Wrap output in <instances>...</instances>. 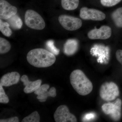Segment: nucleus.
I'll list each match as a JSON object with an SVG mask.
<instances>
[{
  "instance_id": "nucleus-1",
  "label": "nucleus",
  "mask_w": 122,
  "mask_h": 122,
  "mask_svg": "<svg viewBox=\"0 0 122 122\" xmlns=\"http://www.w3.org/2000/svg\"><path fill=\"white\" fill-rule=\"evenodd\" d=\"M54 54L42 48L34 49L28 53L26 59L30 65L37 68H47L56 61Z\"/></svg>"
},
{
  "instance_id": "nucleus-2",
  "label": "nucleus",
  "mask_w": 122,
  "mask_h": 122,
  "mask_svg": "<svg viewBox=\"0 0 122 122\" xmlns=\"http://www.w3.org/2000/svg\"><path fill=\"white\" fill-rule=\"evenodd\" d=\"M70 81L73 88L82 96L89 94L93 90L92 83L81 70H75L71 73Z\"/></svg>"
},
{
  "instance_id": "nucleus-3",
  "label": "nucleus",
  "mask_w": 122,
  "mask_h": 122,
  "mask_svg": "<svg viewBox=\"0 0 122 122\" xmlns=\"http://www.w3.org/2000/svg\"><path fill=\"white\" fill-rule=\"evenodd\" d=\"M25 21L28 27L33 29L42 30L45 27L43 18L37 12L32 10H28L25 12Z\"/></svg>"
},
{
  "instance_id": "nucleus-4",
  "label": "nucleus",
  "mask_w": 122,
  "mask_h": 122,
  "mask_svg": "<svg viewBox=\"0 0 122 122\" xmlns=\"http://www.w3.org/2000/svg\"><path fill=\"white\" fill-rule=\"evenodd\" d=\"M117 86L113 82H106L103 83L100 87L99 93L101 98L106 101L115 99L119 95Z\"/></svg>"
},
{
  "instance_id": "nucleus-5",
  "label": "nucleus",
  "mask_w": 122,
  "mask_h": 122,
  "mask_svg": "<svg viewBox=\"0 0 122 122\" xmlns=\"http://www.w3.org/2000/svg\"><path fill=\"white\" fill-rule=\"evenodd\" d=\"M58 19L61 25L67 30H77L82 25V21L81 19L72 16L61 15L59 16Z\"/></svg>"
},
{
  "instance_id": "nucleus-6",
  "label": "nucleus",
  "mask_w": 122,
  "mask_h": 122,
  "mask_svg": "<svg viewBox=\"0 0 122 122\" xmlns=\"http://www.w3.org/2000/svg\"><path fill=\"white\" fill-rule=\"evenodd\" d=\"M122 105V100L117 99L115 102L105 103L102 106V109L104 113L110 115L113 119L117 121L121 117Z\"/></svg>"
},
{
  "instance_id": "nucleus-7",
  "label": "nucleus",
  "mask_w": 122,
  "mask_h": 122,
  "mask_svg": "<svg viewBox=\"0 0 122 122\" xmlns=\"http://www.w3.org/2000/svg\"><path fill=\"white\" fill-rule=\"evenodd\" d=\"M56 122H76V117L70 113L69 108L65 105H61L57 107L54 115Z\"/></svg>"
},
{
  "instance_id": "nucleus-8",
  "label": "nucleus",
  "mask_w": 122,
  "mask_h": 122,
  "mask_svg": "<svg viewBox=\"0 0 122 122\" xmlns=\"http://www.w3.org/2000/svg\"><path fill=\"white\" fill-rule=\"evenodd\" d=\"M79 15L81 18L84 20L102 21L106 18V15L102 11L86 7H82L80 10Z\"/></svg>"
},
{
  "instance_id": "nucleus-9",
  "label": "nucleus",
  "mask_w": 122,
  "mask_h": 122,
  "mask_svg": "<svg viewBox=\"0 0 122 122\" xmlns=\"http://www.w3.org/2000/svg\"><path fill=\"white\" fill-rule=\"evenodd\" d=\"M111 34V28L107 25H103L99 29L90 30L87 34V36L91 39H106L110 37Z\"/></svg>"
},
{
  "instance_id": "nucleus-10",
  "label": "nucleus",
  "mask_w": 122,
  "mask_h": 122,
  "mask_svg": "<svg viewBox=\"0 0 122 122\" xmlns=\"http://www.w3.org/2000/svg\"><path fill=\"white\" fill-rule=\"evenodd\" d=\"M49 87V85L48 84H44L34 92V94L38 95L37 98L39 102H45L49 96L55 97L56 96V88L54 87H51L49 91H48V90Z\"/></svg>"
},
{
  "instance_id": "nucleus-11",
  "label": "nucleus",
  "mask_w": 122,
  "mask_h": 122,
  "mask_svg": "<svg viewBox=\"0 0 122 122\" xmlns=\"http://www.w3.org/2000/svg\"><path fill=\"white\" fill-rule=\"evenodd\" d=\"M17 9L5 0H0V18L7 20L17 13Z\"/></svg>"
},
{
  "instance_id": "nucleus-12",
  "label": "nucleus",
  "mask_w": 122,
  "mask_h": 122,
  "mask_svg": "<svg viewBox=\"0 0 122 122\" xmlns=\"http://www.w3.org/2000/svg\"><path fill=\"white\" fill-rule=\"evenodd\" d=\"M20 80L25 86L24 91L26 94L31 93L34 92L41 86L42 83L41 80L40 79L34 81H30L29 80L28 76L25 75L21 76Z\"/></svg>"
},
{
  "instance_id": "nucleus-13",
  "label": "nucleus",
  "mask_w": 122,
  "mask_h": 122,
  "mask_svg": "<svg viewBox=\"0 0 122 122\" xmlns=\"http://www.w3.org/2000/svg\"><path fill=\"white\" fill-rule=\"evenodd\" d=\"M20 79V75L18 72L7 73L1 77L0 80V85L2 86H10L18 83Z\"/></svg>"
},
{
  "instance_id": "nucleus-14",
  "label": "nucleus",
  "mask_w": 122,
  "mask_h": 122,
  "mask_svg": "<svg viewBox=\"0 0 122 122\" xmlns=\"http://www.w3.org/2000/svg\"><path fill=\"white\" fill-rule=\"evenodd\" d=\"M78 46V42L76 39H68L64 45V53L68 56L73 55L77 50Z\"/></svg>"
},
{
  "instance_id": "nucleus-15",
  "label": "nucleus",
  "mask_w": 122,
  "mask_h": 122,
  "mask_svg": "<svg viewBox=\"0 0 122 122\" xmlns=\"http://www.w3.org/2000/svg\"><path fill=\"white\" fill-rule=\"evenodd\" d=\"M7 22L12 29L14 30H18L21 28L23 22L20 17L16 14L12 16L7 20Z\"/></svg>"
},
{
  "instance_id": "nucleus-16",
  "label": "nucleus",
  "mask_w": 122,
  "mask_h": 122,
  "mask_svg": "<svg viewBox=\"0 0 122 122\" xmlns=\"http://www.w3.org/2000/svg\"><path fill=\"white\" fill-rule=\"evenodd\" d=\"M61 4L63 9L71 11L78 7L79 0H61Z\"/></svg>"
},
{
  "instance_id": "nucleus-17",
  "label": "nucleus",
  "mask_w": 122,
  "mask_h": 122,
  "mask_svg": "<svg viewBox=\"0 0 122 122\" xmlns=\"http://www.w3.org/2000/svg\"><path fill=\"white\" fill-rule=\"evenodd\" d=\"M111 17L115 25L118 28H122V7L114 11Z\"/></svg>"
},
{
  "instance_id": "nucleus-18",
  "label": "nucleus",
  "mask_w": 122,
  "mask_h": 122,
  "mask_svg": "<svg viewBox=\"0 0 122 122\" xmlns=\"http://www.w3.org/2000/svg\"><path fill=\"white\" fill-rule=\"evenodd\" d=\"M9 24L8 22L2 21L1 19L0 20V30L5 36L9 37L12 33L11 29L10 28Z\"/></svg>"
},
{
  "instance_id": "nucleus-19",
  "label": "nucleus",
  "mask_w": 122,
  "mask_h": 122,
  "mask_svg": "<svg viewBox=\"0 0 122 122\" xmlns=\"http://www.w3.org/2000/svg\"><path fill=\"white\" fill-rule=\"evenodd\" d=\"M11 45L7 40L3 38L0 37V53L4 54L8 53L10 50Z\"/></svg>"
},
{
  "instance_id": "nucleus-20",
  "label": "nucleus",
  "mask_w": 122,
  "mask_h": 122,
  "mask_svg": "<svg viewBox=\"0 0 122 122\" xmlns=\"http://www.w3.org/2000/svg\"><path fill=\"white\" fill-rule=\"evenodd\" d=\"M40 117L38 112L35 111L22 119V122H39Z\"/></svg>"
},
{
  "instance_id": "nucleus-21",
  "label": "nucleus",
  "mask_w": 122,
  "mask_h": 122,
  "mask_svg": "<svg viewBox=\"0 0 122 122\" xmlns=\"http://www.w3.org/2000/svg\"><path fill=\"white\" fill-rule=\"evenodd\" d=\"M46 46L49 51L54 55H57L59 54L60 50L55 47L54 46V41L53 40H49L46 42Z\"/></svg>"
},
{
  "instance_id": "nucleus-22",
  "label": "nucleus",
  "mask_w": 122,
  "mask_h": 122,
  "mask_svg": "<svg viewBox=\"0 0 122 122\" xmlns=\"http://www.w3.org/2000/svg\"><path fill=\"white\" fill-rule=\"evenodd\" d=\"M122 0H100V2L103 6L106 7H111L114 6Z\"/></svg>"
},
{
  "instance_id": "nucleus-23",
  "label": "nucleus",
  "mask_w": 122,
  "mask_h": 122,
  "mask_svg": "<svg viewBox=\"0 0 122 122\" xmlns=\"http://www.w3.org/2000/svg\"><path fill=\"white\" fill-rule=\"evenodd\" d=\"M9 101L8 97L5 93L2 86L0 85V103L6 104L9 102Z\"/></svg>"
},
{
  "instance_id": "nucleus-24",
  "label": "nucleus",
  "mask_w": 122,
  "mask_h": 122,
  "mask_svg": "<svg viewBox=\"0 0 122 122\" xmlns=\"http://www.w3.org/2000/svg\"><path fill=\"white\" fill-rule=\"evenodd\" d=\"M0 122H18L19 119L16 116L12 117L6 119H0Z\"/></svg>"
},
{
  "instance_id": "nucleus-25",
  "label": "nucleus",
  "mask_w": 122,
  "mask_h": 122,
  "mask_svg": "<svg viewBox=\"0 0 122 122\" xmlns=\"http://www.w3.org/2000/svg\"><path fill=\"white\" fill-rule=\"evenodd\" d=\"M116 56L117 61L122 65V50H118L116 53Z\"/></svg>"
},
{
  "instance_id": "nucleus-26",
  "label": "nucleus",
  "mask_w": 122,
  "mask_h": 122,
  "mask_svg": "<svg viewBox=\"0 0 122 122\" xmlns=\"http://www.w3.org/2000/svg\"><path fill=\"white\" fill-rule=\"evenodd\" d=\"M95 117V115L93 113H90L86 114L83 118L84 120H89L93 119Z\"/></svg>"
}]
</instances>
